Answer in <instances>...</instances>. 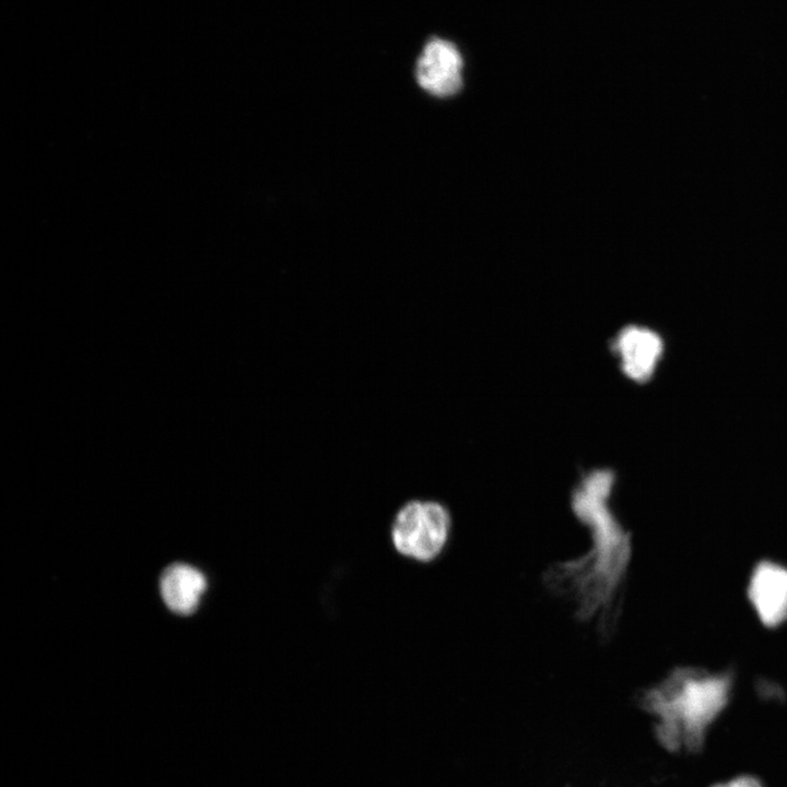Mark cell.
Returning <instances> with one entry per match:
<instances>
[{"mask_svg": "<svg viewBox=\"0 0 787 787\" xmlns=\"http://www.w3.org/2000/svg\"><path fill=\"white\" fill-rule=\"evenodd\" d=\"M463 64L462 54L455 43L433 36L415 61L414 78L428 95L448 98L462 89Z\"/></svg>", "mask_w": 787, "mask_h": 787, "instance_id": "obj_4", "label": "cell"}, {"mask_svg": "<svg viewBox=\"0 0 787 787\" xmlns=\"http://www.w3.org/2000/svg\"><path fill=\"white\" fill-rule=\"evenodd\" d=\"M615 482V473L607 468L580 478L571 494V508L588 530L589 548L578 557L551 564L543 573L545 588L568 599L576 619L596 623L604 637L619 622L632 559V535L611 505Z\"/></svg>", "mask_w": 787, "mask_h": 787, "instance_id": "obj_1", "label": "cell"}, {"mask_svg": "<svg viewBox=\"0 0 787 787\" xmlns=\"http://www.w3.org/2000/svg\"><path fill=\"white\" fill-rule=\"evenodd\" d=\"M663 348L660 334L639 325L623 327L611 342V350L622 374L638 384H644L654 376Z\"/></svg>", "mask_w": 787, "mask_h": 787, "instance_id": "obj_5", "label": "cell"}, {"mask_svg": "<svg viewBox=\"0 0 787 787\" xmlns=\"http://www.w3.org/2000/svg\"><path fill=\"white\" fill-rule=\"evenodd\" d=\"M731 671L679 667L646 690L641 702L658 718L657 730L672 747L696 748L729 702Z\"/></svg>", "mask_w": 787, "mask_h": 787, "instance_id": "obj_2", "label": "cell"}, {"mask_svg": "<svg viewBox=\"0 0 787 787\" xmlns=\"http://www.w3.org/2000/svg\"><path fill=\"white\" fill-rule=\"evenodd\" d=\"M713 787H762L761 783L752 776H740L727 783L718 784Z\"/></svg>", "mask_w": 787, "mask_h": 787, "instance_id": "obj_8", "label": "cell"}, {"mask_svg": "<svg viewBox=\"0 0 787 787\" xmlns=\"http://www.w3.org/2000/svg\"><path fill=\"white\" fill-rule=\"evenodd\" d=\"M748 595L762 623L777 626L787 620V568L768 561L751 575Z\"/></svg>", "mask_w": 787, "mask_h": 787, "instance_id": "obj_6", "label": "cell"}, {"mask_svg": "<svg viewBox=\"0 0 787 787\" xmlns=\"http://www.w3.org/2000/svg\"><path fill=\"white\" fill-rule=\"evenodd\" d=\"M451 528L450 512L443 503L414 498L406 502L396 513L390 538L400 555L430 563L446 549Z\"/></svg>", "mask_w": 787, "mask_h": 787, "instance_id": "obj_3", "label": "cell"}, {"mask_svg": "<svg viewBox=\"0 0 787 787\" xmlns=\"http://www.w3.org/2000/svg\"><path fill=\"white\" fill-rule=\"evenodd\" d=\"M160 585L166 606L173 612L186 615L198 607L207 582L197 568L176 563L163 572Z\"/></svg>", "mask_w": 787, "mask_h": 787, "instance_id": "obj_7", "label": "cell"}]
</instances>
